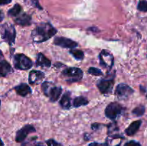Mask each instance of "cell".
<instances>
[{
	"instance_id": "6da1fadb",
	"label": "cell",
	"mask_w": 147,
	"mask_h": 146,
	"mask_svg": "<svg viewBox=\"0 0 147 146\" xmlns=\"http://www.w3.org/2000/svg\"><path fill=\"white\" fill-rule=\"evenodd\" d=\"M57 33V29L50 23H42L32 31V37L35 42H43Z\"/></svg>"
},
{
	"instance_id": "7a4b0ae2",
	"label": "cell",
	"mask_w": 147,
	"mask_h": 146,
	"mask_svg": "<svg viewBox=\"0 0 147 146\" xmlns=\"http://www.w3.org/2000/svg\"><path fill=\"white\" fill-rule=\"evenodd\" d=\"M42 90L47 97H50L51 102H55L60 97L62 93V89L59 87H55L53 83L45 82L42 84Z\"/></svg>"
},
{
	"instance_id": "3957f363",
	"label": "cell",
	"mask_w": 147,
	"mask_h": 146,
	"mask_svg": "<svg viewBox=\"0 0 147 146\" xmlns=\"http://www.w3.org/2000/svg\"><path fill=\"white\" fill-rule=\"evenodd\" d=\"M1 35L3 40L11 45L15 42L16 30L14 26L10 24H4L1 29Z\"/></svg>"
},
{
	"instance_id": "277c9868",
	"label": "cell",
	"mask_w": 147,
	"mask_h": 146,
	"mask_svg": "<svg viewBox=\"0 0 147 146\" xmlns=\"http://www.w3.org/2000/svg\"><path fill=\"white\" fill-rule=\"evenodd\" d=\"M13 63L16 69L21 70H29L32 66L31 60L23 54H16L14 57Z\"/></svg>"
},
{
	"instance_id": "5b68a950",
	"label": "cell",
	"mask_w": 147,
	"mask_h": 146,
	"mask_svg": "<svg viewBox=\"0 0 147 146\" xmlns=\"http://www.w3.org/2000/svg\"><path fill=\"white\" fill-rule=\"evenodd\" d=\"M62 74L69 82H77L82 79L83 75V71L78 67H69L63 70Z\"/></svg>"
},
{
	"instance_id": "8992f818",
	"label": "cell",
	"mask_w": 147,
	"mask_h": 146,
	"mask_svg": "<svg viewBox=\"0 0 147 146\" xmlns=\"http://www.w3.org/2000/svg\"><path fill=\"white\" fill-rule=\"evenodd\" d=\"M123 108L121 104L118 102H111L106 107V115L111 120H115L119 115L121 114Z\"/></svg>"
},
{
	"instance_id": "52a82bcc",
	"label": "cell",
	"mask_w": 147,
	"mask_h": 146,
	"mask_svg": "<svg viewBox=\"0 0 147 146\" xmlns=\"http://www.w3.org/2000/svg\"><path fill=\"white\" fill-rule=\"evenodd\" d=\"M133 92V89L126 84H119L116 89V95L119 100H126Z\"/></svg>"
},
{
	"instance_id": "ba28073f",
	"label": "cell",
	"mask_w": 147,
	"mask_h": 146,
	"mask_svg": "<svg viewBox=\"0 0 147 146\" xmlns=\"http://www.w3.org/2000/svg\"><path fill=\"white\" fill-rule=\"evenodd\" d=\"M34 132H35V128H34V126H32V125H26L25 126L22 127L20 130H19L16 133V142L22 143V142L25 140L28 134L31 133H34Z\"/></svg>"
},
{
	"instance_id": "9c48e42d",
	"label": "cell",
	"mask_w": 147,
	"mask_h": 146,
	"mask_svg": "<svg viewBox=\"0 0 147 146\" xmlns=\"http://www.w3.org/2000/svg\"><path fill=\"white\" fill-rule=\"evenodd\" d=\"M99 59H100V65L109 69H111L113 67L114 60L113 55L109 52L103 50L99 55Z\"/></svg>"
},
{
	"instance_id": "30bf717a",
	"label": "cell",
	"mask_w": 147,
	"mask_h": 146,
	"mask_svg": "<svg viewBox=\"0 0 147 146\" xmlns=\"http://www.w3.org/2000/svg\"><path fill=\"white\" fill-rule=\"evenodd\" d=\"M113 84H114V79H105L99 81L97 84L98 87L100 92L103 94H109L111 92L113 89Z\"/></svg>"
},
{
	"instance_id": "8fae6325",
	"label": "cell",
	"mask_w": 147,
	"mask_h": 146,
	"mask_svg": "<svg viewBox=\"0 0 147 146\" xmlns=\"http://www.w3.org/2000/svg\"><path fill=\"white\" fill-rule=\"evenodd\" d=\"M54 44L57 46L63 47V48L69 49H74L75 47L78 46V43L74 42L73 40L62 37H56L54 40Z\"/></svg>"
},
{
	"instance_id": "7c38bea8",
	"label": "cell",
	"mask_w": 147,
	"mask_h": 146,
	"mask_svg": "<svg viewBox=\"0 0 147 146\" xmlns=\"http://www.w3.org/2000/svg\"><path fill=\"white\" fill-rule=\"evenodd\" d=\"M45 77L44 73L38 70H32L29 74V82L31 84H38Z\"/></svg>"
},
{
	"instance_id": "4fadbf2b",
	"label": "cell",
	"mask_w": 147,
	"mask_h": 146,
	"mask_svg": "<svg viewBox=\"0 0 147 146\" xmlns=\"http://www.w3.org/2000/svg\"><path fill=\"white\" fill-rule=\"evenodd\" d=\"M11 72H12V69L9 63L6 60H1L0 62V76L7 77Z\"/></svg>"
},
{
	"instance_id": "5bb4252c",
	"label": "cell",
	"mask_w": 147,
	"mask_h": 146,
	"mask_svg": "<svg viewBox=\"0 0 147 146\" xmlns=\"http://www.w3.org/2000/svg\"><path fill=\"white\" fill-rule=\"evenodd\" d=\"M14 90L19 95L22 96V97H25L28 94H30L32 92L28 84H25V83H22V84H19L18 86L14 87Z\"/></svg>"
},
{
	"instance_id": "9a60e30c",
	"label": "cell",
	"mask_w": 147,
	"mask_h": 146,
	"mask_svg": "<svg viewBox=\"0 0 147 146\" xmlns=\"http://www.w3.org/2000/svg\"><path fill=\"white\" fill-rule=\"evenodd\" d=\"M141 125H142V121L141 120H137V121H134L132 123H131L130 125L125 130L126 135L129 136H132L136 134V132L139 130Z\"/></svg>"
},
{
	"instance_id": "2e32d148",
	"label": "cell",
	"mask_w": 147,
	"mask_h": 146,
	"mask_svg": "<svg viewBox=\"0 0 147 146\" xmlns=\"http://www.w3.org/2000/svg\"><path fill=\"white\" fill-rule=\"evenodd\" d=\"M36 64L37 66L42 67H50L51 65V61L47 58L42 53H39L37 56V62Z\"/></svg>"
},
{
	"instance_id": "e0dca14e",
	"label": "cell",
	"mask_w": 147,
	"mask_h": 146,
	"mask_svg": "<svg viewBox=\"0 0 147 146\" xmlns=\"http://www.w3.org/2000/svg\"><path fill=\"white\" fill-rule=\"evenodd\" d=\"M32 18L30 15L27 14H23L19 16L17 19H15V22L20 26H28L31 24Z\"/></svg>"
},
{
	"instance_id": "ac0fdd59",
	"label": "cell",
	"mask_w": 147,
	"mask_h": 146,
	"mask_svg": "<svg viewBox=\"0 0 147 146\" xmlns=\"http://www.w3.org/2000/svg\"><path fill=\"white\" fill-rule=\"evenodd\" d=\"M60 104L63 109H69L71 106V97L70 92H66L62 97Z\"/></svg>"
},
{
	"instance_id": "d6986e66",
	"label": "cell",
	"mask_w": 147,
	"mask_h": 146,
	"mask_svg": "<svg viewBox=\"0 0 147 146\" xmlns=\"http://www.w3.org/2000/svg\"><path fill=\"white\" fill-rule=\"evenodd\" d=\"M88 104V100L86 97H83V96H80V97H77L74 99L73 100V104L75 107H78L80 106H84Z\"/></svg>"
},
{
	"instance_id": "ffe728a7",
	"label": "cell",
	"mask_w": 147,
	"mask_h": 146,
	"mask_svg": "<svg viewBox=\"0 0 147 146\" xmlns=\"http://www.w3.org/2000/svg\"><path fill=\"white\" fill-rule=\"evenodd\" d=\"M22 11V7L19 4H16L14 7L11 9H10L8 11L7 14H8L9 16L10 17H17L20 14V13Z\"/></svg>"
},
{
	"instance_id": "44dd1931",
	"label": "cell",
	"mask_w": 147,
	"mask_h": 146,
	"mask_svg": "<svg viewBox=\"0 0 147 146\" xmlns=\"http://www.w3.org/2000/svg\"><path fill=\"white\" fill-rule=\"evenodd\" d=\"M70 53L78 60H82L84 58V53L82 50L72 49L70 51Z\"/></svg>"
},
{
	"instance_id": "7402d4cb",
	"label": "cell",
	"mask_w": 147,
	"mask_h": 146,
	"mask_svg": "<svg viewBox=\"0 0 147 146\" xmlns=\"http://www.w3.org/2000/svg\"><path fill=\"white\" fill-rule=\"evenodd\" d=\"M133 114L134 115L138 116V117H140V116H142L145 113V107L143 105H140L138 106V107H135L134 109L132 111Z\"/></svg>"
},
{
	"instance_id": "603a6c76",
	"label": "cell",
	"mask_w": 147,
	"mask_h": 146,
	"mask_svg": "<svg viewBox=\"0 0 147 146\" xmlns=\"http://www.w3.org/2000/svg\"><path fill=\"white\" fill-rule=\"evenodd\" d=\"M137 9L141 11L146 12L147 11V1L146 0H141L138 4Z\"/></svg>"
},
{
	"instance_id": "cb8c5ba5",
	"label": "cell",
	"mask_w": 147,
	"mask_h": 146,
	"mask_svg": "<svg viewBox=\"0 0 147 146\" xmlns=\"http://www.w3.org/2000/svg\"><path fill=\"white\" fill-rule=\"evenodd\" d=\"M88 73L95 76H100L103 74L101 70L98 68H96V67H90L88 69Z\"/></svg>"
},
{
	"instance_id": "d4e9b609",
	"label": "cell",
	"mask_w": 147,
	"mask_h": 146,
	"mask_svg": "<svg viewBox=\"0 0 147 146\" xmlns=\"http://www.w3.org/2000/svg\"><path fill=\"white\" fill-rule=\"evenodd\" d=\"M47 146H63L61 143H57L55 140H53V139H50V140H47L46 141Z\"/></svg>"
},
{
	"instance_id": "484cf974",
	"label": "cell",
	"mask_w": 147,
	"mask_h": 146,
	"mask_svg": "<svg viewBox=\"0 0 147 146\" xmlns=\"http://www.w3.org/2000/svg\"><path fill=\"white\" fill-rule=\"evenodd\" d=\"M124 146H142L141 144L138 142L134 141V140H131V141H129L128 143H126L124 145Z\"/></svg>"
},
{
	"instance_id": "4316f807",
	"label": "cell",
	"mask_w": 147,
	"mask_h": 146,
	"mask_svg": "<svg viewBox=\"0 0 147 146\" xmlns=\"http://www.w3.org/2000/svg\"><path fill=\"white\" fill-rule=\"evenodd\" d=\"M11 0H0V5H5L9 4Z\"/></svg>"
},
{
	"instance_id": "83f0119b",
	"label": "cell",
	"mask_w": 147,
	"mask_h": 146,
	"mask_svg": "<svg viewBox=\"0 0 147 146\" xmlns=\"http://www.w3.org/2000/svg\"><path fill=\"white\" fill-rule=\"evenodd\" d=\"M88 146H103V144H100V143H90Z\"/></svg>"
},
{
	"instance_id": "f1b7e54d",
	"label": "cell",
	"mask_w": 147,
	"mask_h": 146,
	"mask_svg": "<svg viewBox=\"0 0 147 146\" xmlns=\"http://www.w3.org/2000/svg\"><path fill=\"white\" fill-rule=\"evenodd\" d=\"M4 19V14H3L2 11L0 10V21H1Z\"/></svg>"
},
{
	"instance_id": "f546056e",
	"label": "cell",
	"mask_w": 147,
	"mask_h": 146,
	"mask_svg": "<svg viewBox=\"0 0 147 146\" xmlns=\"http://www.w3.org/2000/svg\"><path fill=\"white\" fill-rule=\"evenodd\" d=\"M3 57H4V56H3V53H2V52H1V50H0V62H1V60H2Z\"/></svg>"
},
{
	"instance_id": "4dcf8cb0",
	"label": "cell",
	"mask_w": 147,
	"mask_h": 146,
	"mask_svg": "<svg viewBox=\"0 0 147 146\" xmlns=\"http://www.w3.org/2000/svg\"><path fill=\"white\" fill-rule=\"evenodd\" d=\"M34 146H45V145L42 143H37V144L34 145Z\"/></svg>"
},
{
	"instance_id": "1f68e13d",
	"label": "cell",
	"mask_w": 147,
	"mask_h": 146,
	"mask_svg": "<svg viewBox=\"0 0 147 146\" xmlns=\"http://www.w3.org/2000/svg\"><path fill=\"white\" fill-rule=\"evenodd\" d=\"M0 146H4V143H3V141L1 140V139H0Z\"/></svg>"
},
{
	"instance_id": "d6a6232c",
	"label": "cell",
	"mask_w": 147,
	"mask_h": 146,
	"mask_svg": "<svg viewBox=\"0 0 147 146\" xmlns=\"http://www.w3.org/2000/svg\"><path fill=\"white\" fill-rule=\"evenodd\" d=\"M0 107H1V100H0Z\"/></svg>"
},
{
	"instance_id": "836d02e7",
	"label": "cell",
	"mask_w": 147,
	"mask_h": 146,
	"mask_svg": "<svg viewBox=\"0 0 147 146\" xmlns=\"http://www.w3.org/2000/svg\"><path fill=\"white\" fill-rule=\"evenodd\" d=\"M146 97H147V94H146Z\"/></svg>"
}]
</instances>
